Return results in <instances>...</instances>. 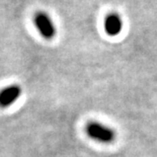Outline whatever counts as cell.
<instances>
[{
    "instance_id": "1",
    "label": "cell",
    "mask_w": 157,
    "mask_h": 157,
    "mask_svg": "<svg viewBox=\"0 0 157 157\" xmlns=\"http://www.w3.org/2000/svg\"><path fill=\"white\" fill-rule=\"evenodd\" d=\"M85 131L91 139L103 144L113 143L116 139V132L112 128L98 122H89L85 127Z\"/></svg>"
},
{
    "instance_id": "2",
    "label": "cell",
    "mask_w": 157,
    "mask_h": 157,
    "mask_svg": "<svg viewBox=\"0 0 157 157\" xmlns=\"http://www.w3.org/2000/svg\"><path fill=\"white\" fill-rule=\"evenodd\" d=\"M35 25L38 32L46 40H52L56 36V26L51 17L46 12H36L34 18Z\"/></svg>"
},
{
    "instance_id": "3",
    "label": "cell",
    "mask_w": 157,
    "mask_h": 157,
    "mask_svg": "<svg viewBox=\"0 0 157 157\" xmlns=\"http://www.w3.org/2000/svg\"><path fill=\"white\" fill-rule=\"evenodd\" d=\"M21 87L17 84L8 85L0 91V106L8 108L12 105L21 94Z\"/></svg>"
},
{
    "instance_id": "4",
    "label": "cell",
    "mask_w": 157,
    "mask_h": 157,
    "mask_svg": "<svg viewBox=\"0 0 157 157\" xmlns=\"http://www.w3.org/2000/svg\"><path fill=\"white\" fill-rule=\"evenodd\" d=\"M123 21L121 16L117 13H111L105 17V31L109 36H118L122 32Z\"/></svg>"
}]
</instances>
